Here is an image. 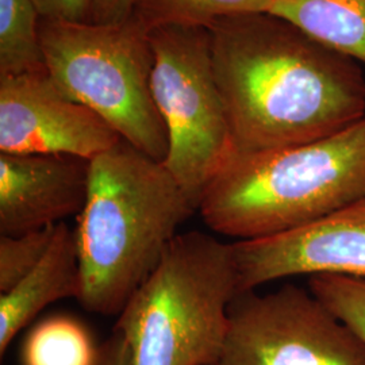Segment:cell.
Returning a JSON list of instances; mask_svg holds the SVG:
<instances>
[{"label":"cell","instance_id":"7a4b0ae2","mask_svg":"<svg viewBox=\"0 0 365 365\" xmlns=\"http://www.w3.org/2000/svg\"><path fill=\"white\" fill-rule=\"evenodd\" d=\"M195 211L165 164L125 140L91 160L76 229L81 307L122 313Z\"/></svg>","mask_w":365,"mask_h":365},{"label":"cell","instance_id":"30bf717a","mask_svg":"<svg viewBox=\"0 0 365 365\" xmlns=\"http://www.w3.org/2000/svg\"><path fill=\"white\" fill-rule=\"evenodd\" d=\"M88 184L87 160L0 153V233L26 235L80 215Z\"/></svg>","mask_w":365,"mask_h":365},{"label":"cell","instance_id":"ac0fdd59","mask_svg":"<svg viewBox=\"0 0 365 365\" xmlns=\"http://www.w3.org/2000/svg\"><path fill=\"white\" fill-rule=\"evenodd\" d=\"M41 19L87 22L91 18L92 0H31Z\"/></svg>","mask_w":365,"mask_h":365},{"label":"cell","instance_id":"8992f818","mask_svg":"<svg viewBox=\"0 0 365 365\" xmlns=\"http://www.w3.org/2000/svg\"><path fill=\"white\" fill-rule=\"evenodd\" d=\"M153 52L152 95L168 133L164 164L196 210L210 182L235 156V145L214 78L207 29L148 30Z\"/></svg>","mask_w":365,"mask_h":365},{"label":"cell","instance_id":"9a60e30c","mask_svg":"<svg viewBox=\"0 0 365 365\" xmlns=\"http://www.w3.org/2000/svg\"><path fill=\"white\" fill-rule=\"evenodd\" d=\"M98 351L87 329L69 317L42 321L27 336L24 365H95Z\"/></svg>","mask_w":365,"mask_h":365},{"label":"cell","instance_id":"d6986e66","mask_svg":"<svg viewBox=\"0 0 365 365\" xmlns=\"http://www.w3.org/2000/svg\"><path fill=\"white\" fill-rule=\"evenodd\" d=\"M137 0H92L91 22L114 24L130 18Z\"/></svg>","mask_w":365,"mask_h":365},{"label":"cell","instance_id":"7c38bea8","mask_svg":"<svg viewBox=\"0 0 365 365\" xmlns=\"http://www.w3.org/2000/svg\"><path fill=\"white\" fill-rule=\"evenodd\" d=\"M269 14L365 66V0H274Z\"/></svg>","mask_w":365,"mask_h":365},{"label":"cell","instance_id":"9c48e42d","mask_svg":"<svg viewBox=\"0 0 365 365\" xmlns=\"http://www.w3.org/2000/svg\"><path fill=\"white\" fill-rule=\"evenodd\" d=\"M232 247L240 294L298 274L365 280V197L307 226Z\"/></svg>","mask_w":365,"mask_h":365},{"label":"cell","instance_id":"e0dca14e","mask_svg":"<svg viewBox=\"0 0 365 365\" xmlns=\"http://www.w3.org/2000/svg\"><path fill=\"white\" fill-rule=\"evenodd\" d=\"M57 226L22 235L0 237V292L15 287L45 257L52 245Z\"/></svg>","mask_w":365,"mask_h":365},{"label":"cell","instance_id":"277c9868","mask_svg":"<svg viewBox=\"0 0 365 365\" xmlns=\"http://www.w3.org/2000/svg\"><path fill=\"white\" fill-rule=\"evenodd\" d=\"M240 294L232 244L179 235L119 314L133 365H218Z\"/></svg>","mask_w":365,"mask_h":365},{"label":"cell","instance_id":"ba28073f","mask_svg":"<svg viewBox=\"0 0 365 365\" xmlns=\"http://www.w3.org/2000/svg\"><path fill=\"white\" fill-rule=\"evenodd\" d=\"M119 141L103 118L68 98L46 69L0 78V153L91 161Z\"/></svg>","mask_w":365,"mask_h":365},{"label":"cell","instance_id":"3957f363","mask_svg":"<svg viewBox=\"0 0 365 365\" xmlns=\"http://www.w3.org/2000/svg\"><path fill=\"white\" fill-rule=\"evenodd\" d=\"M365 197V117L317 141L235 155L210 182L197 211L218 235L287 233Z\"/></svg>","mask_w":365,"mask_h":365},{"label":"cell","instance_id":"5bb4252c","mask_svg":"<svg viewBox=\"0 0 365 365\" xmlns=\"http://www.w3.org/2000/svg\"><path fill=\"white\" fill-rule=\"evenodd\" d=\"M39 18L31 0H0V78L46 69Z\"/></svg>","mask_w":365,"mask_h":365},{"label":"cell","instance_id":"8fae6325","mask_svg":"<svg viewBox=\"0 0 365 365\" xmlns=\"http://www.w3.org/2000/svg\"><path fill=\"white\" fill-rule=\"evenodd\" d=\"M80 287L78 235L63 222L38 265L0 295V356H4L14 337L39 312L57 300L78 299Z\"/></svg>","mask_w":365,"mask_h":365},{"label":"cell","instance_id":"2e32d148","mask_svg":"<svg viewBox=\"0 0 365 365\" xmlns=\"http://www.w3.org/2000/svg\"><path fill=\"white\" fill-rule=\"evenodd\" d=\"M309 291L365 345V280L339 274H314Z\"/></svg>","mask_w":365,"mask_h":365},{"label":"cell","instance_id":"ffe728a7","mask_svg":"<svg viewBox=\"0 0 365 365\" xmlns=\"http://www.w3.org/2000/svg\"><path fill=\"white\" fill-rule=\"evenodd\" d=\"M95 365H133L130 346L122 333L113 330V334L99 346Z\"/></svg>","mask_w":365,"mask_h":365},{"label":"cell","instance_id":"5b68a950","mask_svg":"<svg viewBox=\"0 0 365 365\" xmlns=\"http://www.w3.org/2000/svg\"><path fill=\"white\" fill-rule=\"evenodd\" d=\"M39 37L46 71L68 98L145 155L165 161L168 133L150 87L153 52L134 15L114 24L42 19Z\"/></svg>","mask_w":365,"mask_h":365},{"label":"cell","instance_id":"6da1fadb","mask_svg":"<svg viewBox=\"0 0 365 365\" xmlns=\"http://www.w3.org/2000/svg\"><path fill=\"white\" fill-rule=\"evenodd\" d=\"M207 33L235 155L317 141L365 117L360 66L286 19L240 15Z\"/></svg>","mask_w":365,"mask_h":365},{"label":"cell","instance_id":"4fadbf2b","mask_svg":"<svg viewBox=\"0 0 365 365\" xmlns=\"http://www.w3.org/2000/svg\"><path fill=\"white\" fill-rule=\"evenodd\" d=\"M274 0H137L133 15L155 27L207 29L225 18L269 13Z\"/></svg>","mask_w":365,"mask_h":365},{"label":"cell","instance_id":"52a82bcc","mask_svg":"<svg viewBox=\"0 0 365 365\" xmlns=\"http://www.w3.org/2000/svg\"><path fill=\"white\" fill-rule=\"evenodd\" d=\"M218 365H365V345L310 291L238 294Z\"/></svg>","mask_w":365,"mask_h":365}]
</instances>
